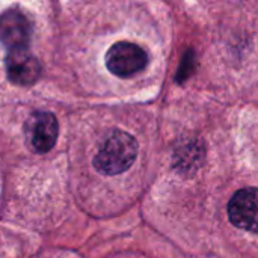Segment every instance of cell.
Segmentation results:
<instances>
[{
    "label": "cell",
    "mask_w": 258,
    "mask_h": 258,
    "mask_svg": "<svg viewBox=\"0 0 258 258\" xmlns=\"http://www.w3.org/2000/svg\"><path fill=\"white\" fill-rule=\"evenodd\" d=\"M136 154V139L125 132L115 130L103 141L94 159V166L103 175H118L133 165Z\"/></svg>",
    "instance_id": "6da1fadb"
},
{
    "label": "cell",
    "mask_w": 258,
    "mask_h": 258,
    "mask_svg": "<svg viewBox=\"0 0 258 258\" xmlns=\"http://www.w3.org/2000/svg\"><path fill=\"white\" fill-rule=\"evenodd\" d=\"M148 63V56L145 50L133 42L119 41L113 44L106 53L107 70L121 79L132 77L142 71Z\"/></svg>",
    "instance_id": "7a4b0ae2"
},
{
    "label": "cell",
    "mask_w": 258,
    "mask_h": 258,
    "mask_svg": "<svg viewBox=\"0 0 258 258\" xmlns=\"http://www.w3.org/2000/svg\"><path fill=\"white\" fill-rule=\"evenodd\" d=\"M228 218L234 227L258 234V187H245L233 195Z\"/></svg>",
    "instance_id": "3957f363"
},
{
    "label": "cell",
    "mask_w": 258,
    "mask_h": 258,
    "mask_svg": "<svg viewBox=\"0 0 258 258\" xmlns=\"http://www.w3.org/2000/svg\"><path fill=\"white\" fill-rule=\"evenodd\" d=\"M59 125L56 116L50 112H36L30 116L27 124V133L33 151L38 154L48 153L57 139Z\"/></svg>",
    "instance_id": "277c9868"
},
{
    "label": "cell",
    "mask_w": 258,
    "mask_h": 258,
    "mask_svg": "<svg viewBox=\"0 0 258 258\" xmlns=\"http://www.w3.org/2000/svg\"><path fill=\"white\" fill-rule=\"evenodd\" d=\"M6 71L12 83L20 86H29L38 80L41 74V65L38 59L29 51V48H20L8 51Z\"/></svg>",
    "instance_id": "5b68a950"
},
{
    "label": "cell",
    "mask_w": 258,
    "mask_h": 258,
    "mask_svg": "<svg viewBox=\"0 0 258 258\" xmlns=\"http://www.w3.org/2000/svg\"><path fill=\"white\" fill-rule=\"evenodd\" d=\"M2 36L8 51L27 48L30 39V24L17 11H8L2 17Z\"/></svg>",
    "instance_id": "8992f818"
}]
</instances>
